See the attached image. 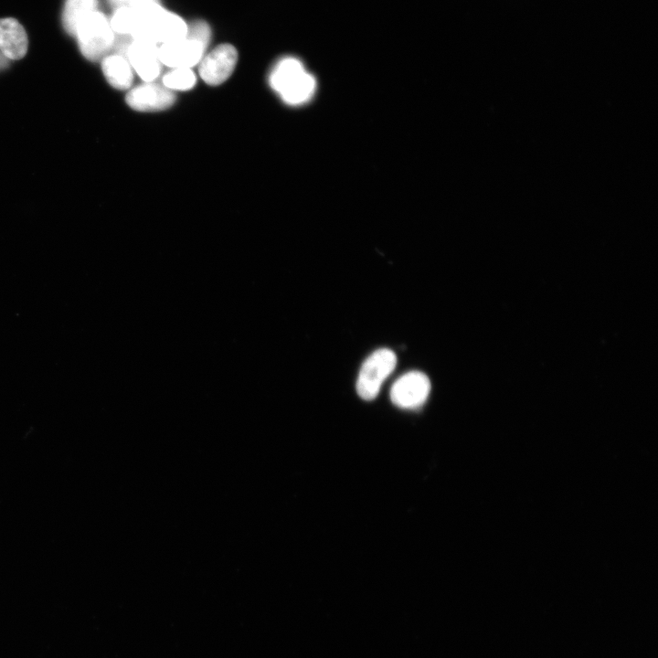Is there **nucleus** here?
<instances>
[{
  "mask_svg": "<svg viewBox=\"0 0 658 658\" xmlns=\"http://www.w3.org/2000/svg\"><path fill=\"white\" fill-rule=\"evenodd\" d=\"M139 19L131 6L115 9L110 19V25L114 33L132 37L135 31Z\"/></svg>",
  "mask_w": 658,
  "mask_h": 658,
  "instance_id": "12",
  "label": "nucleus"
},
{
  "mask_svg": "<svg viewBox=\"0 0 658 658\" xmlns=\"http://www.w3.org/2000/svg\"><path fill=\"white\" fill-rule=\"evenodd\" d=\"M186 37L196 39L207 47L211 37V30L205 21H196L188 26Z\"/></svg>",
  "mask_w": 658,
  "mask_h": 658,
  "instance_id": "14",
  "label": "nucleus"
},
{
  "mask_svg": "<svg viewBox=\"0 0 658 658\" xmlns=\"http://www.w3.org/2000/svg\"><path fill=\"white\" fill-rule=\"evenodd\" d=\"M396 364L397 356L390 349L381 348L372 353L364 361L358 374L356 391L359 397L364 400H373Z\"/></svg>",
  "mask_w": 658,
  "mask_h": 658,
  "instance_id": "3",
  "label": "nucleus"
},
{
  "mask_svg": "<svg viewBox=\"0 0 658 658\" xmlns=\"http://www.w3.org/2000/svg\"><path fill=\"white\" fill-rule=\"evenodd\" d=\"M98 0H66L62 11V25L65 31L75 37L80 23L90 13L97 10Z\"/></svg>",
  "mask_w": 658,
  "mask_h": 658,
  "instance_id": "11",
  "label": "nucleus"
},
{
  "mask_svg": "<svg viewBox=\"0 0 658 658\" xmlns=\"http://www.w3.org/2000/svg\"><path fill=\"white\" fill-rule=\"evenodd\" d=\"M101 69L113 88L126 90L132 86L133 69L125 57L115 53L107 55L101 59Z\"/></svg>",
  "mask_w": 658,
  "mask_h": 658,
  "instance_id": "10",
  "label": "nucleus"
},
{
  "mask_svg": "<svg viewBox=\"0 0 658 658\" xmlns=\"http://www.w3.org/2000/svg\"><path fill=\"white\" fill-rule=\"evenodd\" d=\"M110 5L113 6L115 9L123 7V6H130L133 0H108Z\"/></svg>",
  "mask_w": 658,
  "mask_h": 658,
  "instance_id": "15",
  "label": "nucleus"
},
{
  "mask_svg": "<svg viewBox=\"0 0 658 658\" xmlns=\"http://www.w3.org/2000/svg\"><path fill=\"white\" fill-rule=\"evenodd\" d=\"M238 60V52L230 44H221L204 55L199 64V75L208 85H219L228 79Z\"/></svg>",
  "mask_w": 658,
  "mask_h": 658,
  "instance_id": "5",
  "label": "nucleus"
},
{
  "mask_svg": "<svg viewBox=\"0 0 658 658\" xmlns=\"http://www.w3.org/2000/svg\"><path fill=\"white\" fill-rule=\"evenodd\" d=\"M75 37L81 54L90 61L101 60L109 55L115 40L110 20L97 10L80 23Z\"/></svg>",
  "mask_w": 658,
  "mask_h": 658,
  "instance_id": "2",
  "label": "nucleus"
},
{
  "mask_svg": "<svg viewBox=\"0 0 658 658\" xmlns=\"http://www.w3.org/2000/svg\"><path fill=\"white\" fill-rule=\"evenodd\" d=\"M196 81V75L191 68H173L163 77V85L170 90H187L192 89Z\"/></svg>",
  "mask_w": 658,
  "mask_h": 658,
  "instance_id": "13",
  "label": "nucleus"
},
{
  "mask_svg": "<svg viewBox=\"0 0 658 658\" xmlns=\"http://www.w3.org/2000/svg\"><path fill=\"white\" fill-rule=\"evenodd\" d=\"M175 99L172 90L153 81L131 89L125 98L127 104L139 111L167 109L174 104Z\"/></svg>",
  "mask_w": 658,
  "mask_h": 658,
  "instance_id": "7",
  "label": "nucleus"
},
{
  "mask_svg": "<svg viewBox=\"0 0 658 658\" xmlns=\"http://www.w3.org/2000/svg\"><path fill=\"white\" fill-rule=\"evenodd\" d=\"M28 47V39L23 26L13 17L0 19V51L10 59L22 58Z\"/></svg>",
  "mask_w": 658,
  "mask_h": 658,
  "instance_id": "9",
  "label": "nucleus"
},
{
  "mask_svg": "<svg viewBox=\"0 0 658 658\" xmlns=\"http://www.w3.org/2000/svg\"><path fill=\"white\" fill-rule=\"evenodd\" d=\"M125 58L133 69L145 82L154 80L161 72L162 63L157 44L133 39Z\"/></svg>",
  "mask_w": 658,
  "mask_h": 658,
  "instance_id": "8",
  "label": "nucleus"
},
{
  "mask_svg": "<svg viewBox=\"0 0 658 658\" xmlns=\"http://www.w3.org/2000/svg\"><path fill=\"white\" fill-rule=\"evenodd\" d=\"M430 391L429 377L422 372L410 371L398 377L390 389L392 403L405 409L420 408Z\"/></svg>",
  "mask_w": 658,
  "mask_h": 658,
  "instance_id": "4",
  "label": "nucleus"
},
{
  "mask_svg": "<svg viewBox=\"0 0 658 658\" xmlns=\"http://www.w3.org/2000/svg\"><path fill=\"white\" fill-rule=\"evenodd\" d=\"M270 84L285 103L293 106L308 102L316 90L315 78L292 57L278 61L271 72Z\"/></svg>",
  "mask_w": 658,
  "mask_h": 658,
  "instance_id": "1",
  "label": "nucleus"
},
{
  "mask_svg": "<svg viewBox=\"0 0 658 658\" xmlns=\"http://www.w3.org/2000/svg\"><path fill=\"white\" fill-rule=\"evenodd\" d=\"M207 47L199 41L186 37L182 39L158 46L162 65L170 68H192L198 64L205 55Z\"/></svg>",
  "mask_w": 658,
  "mask_h": 658,
  "instance_id": "6",
  "label": "nucleus"
}]
</instances>
